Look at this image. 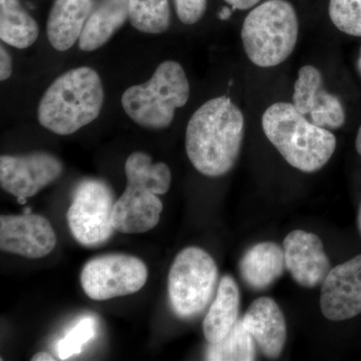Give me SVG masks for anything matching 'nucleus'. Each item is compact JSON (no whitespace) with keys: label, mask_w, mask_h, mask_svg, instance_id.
I'll return each instance as SVG.
<instances>
[{"label":"nucleus","mask_w":361,"mask_h":361,"mask_svg":"<svg viewBox=\"0 0 361 361\" xmlns=\"http://www.w3.org/2000/svg\"><path fill=\"white\" fill-rule=\"evenodd\" d=\"M245 135V118L229 97L209 99L188 123L186 152L194 168L207 177H222L236 165Z\"/></svg>","instance_id":"1"},{"label":"nucleus","mask_w":361,"mask_h":361,"mask_svg":"<svg viewBox=\"0 0 361 361\" xmlns=\"http://www.w3.org/2000/svg\"><path fill=\"white\" fill-rule=\"evenodd\" d=\"M262 128L280 155L300 172H318L336 152L334 133L311 122L293 104L279 102L268 106L262 115Z\"/></svg>","instance_id":"2"},{"label":"nucleus","mask_w":361,"mask_h":361,"mask_svg":"<svg viewBox=\"0 0 361 361\" xmlns=\"http://www.w3.org/2000/svg\"><path fill=\"white\" fill-rule=\"evenodd\" d=\"M101 78L87 66L59 75L45 90L37 108V120L45 129L68 135L94 122L103 108Z\"/></svg>","instance_id":"3"},{"label":"nucleus","mask_w":361,"mask_h":361,"mask_svg":"<svg viewBox=\"0 0 361 361\" xmlns=\"http://www.w3.org/2000/svg\"><path fill=\"white\" fill-rule=\"evenodd\" d=\"M299 20L288 0H266L247 14L241 30L246 56L259 68L283 63L295 49Z\"/></svg>","instance_id":"4"},{"label":"nucleus","mask_w":361,"mask_h":361,"mask_svg":"<svg viewBox=\"0 0 361 361\" xmlns=\"http://www.w3.org/2000/svg\"><path fill=\"white\" fill-rule=\"evenodd\" d=\"M190 84L179 63L166 61L144 85L126 90L122 106L130 120L142 128L163 130L175 118L176 110L188 103Z\"/></svg>","instance_id":"5"},{"label":"nucleus","mask_w":361,"mask_h":361,"mask_svg":"<svg viewBox=\"0 0 361 361\" xmlns=\"http://www.w3.org/2000/svg\"><path fill=\"white\" fill-rule=\"evenodd\" d=\"M217 264L212 256L196 246L179 252L168 276L171 306L180 319H193L203 313L212 300L217 285Z\"/></svg>","instance_id":"6"},{"label":"nucleus","mask_w":361,"mask_h":361,"mask_svg":"<svg viewBox=\"0 0 361 361\" xmlns=\"http://www.w3.org/2000/svg\"><path fill=\"white\" fill-rule=\"evenodd\" d=\"M115 198L103 180H82L68 211V227L80 245H103L116 231L113 223Z\"/></svg>","instance_id":"7"},{"label":"nucleus","mask_w":361,"mask_h":361,"mask_svg":"<svg viewBox=\"0 0 361 361\" xmlns=\"http://www.w3.org/2000/svg\"><path fill=\"white\" fill-rule=\"evenodd\" d=\"M148 276V267L141 259L108 254L92 259L84 266L80 283L90 299L104 301L141 290Z\"/></svg>","instance_id":"8"},{"label":"nucleus","mask_w":361,"mask_h":361,"mask_svg":"<svg viewBox=\"0 0 361 361\" xmlns=\"http://www.w3.org/2000/svg\"><path fill=\"white\" fill-rule=\"evenodd\" d=\"M63 169V163L56 156L45 152L1 156L0 186L23 205L28 198L58 179Z\"/></svg>","instance_id":"9"},{"label":"nucleus","mask_w":361,"mask_h":361,"mask_svg":"<svg viewBox=\"0 0 361 361\" xmlns=\"http://www.w3.org/2000/svg\"><path fill=\"white\" fill-rule=\"evenodd\" d=\"M56 236L47 218L35 214L0 216V249L25 258H44L54 251Z\"/></svg>","instance_id":"10"},{"label":"nucleus","mask_w":361,"mask_h":361,"mask_svg":"<svg viewBox=\"0 0 361 361\" xmlns=\"http://www.w3.org/2000/svg\"><path fill=\"white\" fill-rule=\"evenodd\" d=\"M320 308L330 322H344L361 313V254L330 269L322 282Z\"/></svg>","instance_id":"11"},{"label":"nucleus","mask_w":361,"mask_h":361,"mask_svg":"<svg viewBox=\"0 0 361 361\" xmlns=\"http://www.w3.org/2000/svg\"><path fill=\"white\" fill-rule=\"evenodd\" d=\"M285 266L294 281L315 288L324 281L331 268L322 240L313 233L294 230L283 241Z\"/></svg>","instance_id":"12"},{"label":"nucleus","mask_w":361,"mask_h":361,"mask_svg":"<svg viewBox=\"0 0 361 361\" xmlns=\"http://www.w3.org/2000/svg\"><path fill=\"white\" fill-rule=\"evenodd\" d=\"M163 202L146 187L127 182L122 196L114 207L113 223L116 231L141 234L159 224Z\"/></svg>","instance_id":"13"},{"label":"nucleus","mask_w":361,"mask_h":361,"mask_svg":"<svg viewBox=\"0 0 361 361\" xmlns=\"http://www.w3.org/2000/svg\"><path fill=\"white\" fill-rule=\"evenodd\" d=\"M241 320L266 357H279L286 343L287 326L274 299L266 296L255 299Z\"/></svg>","instance_id":"14"},{"label":"nucleus","mask_w":361,"mask_h":361,"mask_svg":"<svg viewBox=\"0 0 361 361\" xmlns=\"http://www.w3.org/2000/svg\"><path fill=\"white\" fill-rule=\"evenodd\" d=\"M92 7V0H54L47 23V39L54 49L68 51L80 39Z\"/></svg>","instance_id":"15"},{"label":"nucleus","mask_w":361,"mask_h":361,"mask_svg":"<svg viewBox=\"0 0 361 361\" xmlns=\"http://www.w3.org/2000/svg\"><path fill=\"white\" fill-rule=\"evenodd\" d=\"M286 266L283 247L262 242L250 247L239 263L242 279L253 290H265L283 274Z\"/></svg>","instance_id":"16"},{"label":"nucleus","mask_w":361,"mask_h":361,"mask_svg":"<svg viewBox=\"0 0 361 361\" xmlns=\"http://www.w3.org/2000/svg\"><path fill=\"white\" fill-rule=\"evenodd\" d=\"M240 291L234 278L225 275L203 320V332L209 343L222 341L238 322Z\"/></svg>","instance_id":"17"},{"label":"nucleus","mask_w":361,"mask_h":361,"mask_svg":"<svg viewBox=\"0 0 361 361\" xmlns=\"http://www.w3.org/2000/svg\"><path fill=\"white\" fill-rule=\"evenodd\" d=\"M129 20V0H103L92 11L78 39L82 51H97Z\"/></svg>","instance_id":"18"},{"label":"nucleus","mask_w":361,"mask_h":361,"mask_svg":"<svg viewBox=\"0 0 361 361\" xmlns=\"http://www.w3.org/2000/svg\"><path fill=\"white\" fill-rule=\"evenodd\" d=\"M39 27L35 18L18 0H0V39L6 44L25 49L39 37Z\"/></svg>","instance_id":"19"},{"label":"nucleus","mask_w":361,"mask_h":361,"mask_svg":"<svg viewBox=\"0 0 361 361\" xmlns=\"http://www.w3.org/2000/svg\"><path fill=\"white\" fill-rule=\"evenodd\" d=\"M125 173L129 183L141 185L156 195H165L172 184V173L166 164L152 161L148 154L135 152L125 164Z\"/></svg>","instance_id":"20"},{"label":"nucleus","mask_w":361,"mask_h":361,"mask_svg":"<svg viewBox=\"0 0 361 361\" xmlns=\"http://www.w3.org/2000/svg\"><path fill=\"white\" fill-rule=\"evenodd\" d=\"M129 20L139 32L160 35L171 26L169 0H129Z\"/></svg>","instance_id":"21"},{"label":"nucleus","mask_w":361,"mask_h":361,"mask_svg":"<svg viewBox=\"0 0 361 361\" xmlns=\"http://www.w3.org/2000/svg\"><path fill=\"white\" fill-rule=\"evenodd\" d=\"M254 339L238 320L231 331L222 341L209 343L206 360L211 361H252L255 360Z\"/></svg>","instance_id":"22"},{"label":"nucleus","mask_w":361,"mask_h":361,"mask_svg":"<svg viewBox=\"0 0 361 361\" xmlns=\"http://www.w3.org/2000/svg\"><path fill=\"white\" fill-rule=\"evenodd\" d=\"M324 80L322 71L314 66H304L298 71V77L294 82L292 104L297 111L307 116L317 103L322 90Z\"/></svg>","instance_id":"23"},{"label":"nucleus","mask_w":361,"mask_h":361,"mask_svg":"<svg viewBox=\"0 0 361 361\" xmlns=\"http://www.w3.org/2000/svg\"><path fill=\"white\" fill-rule=\"evenodd\" d=\"M308 116L311 122L318 127L330 130L341 129L346 120L345 111L341 99L325 89Z\"/></svg>","instance_id":"24"},{"label":"nucleus","mask_w":361,"mask_h":361,"mask_svg":"<svg viewBox=\"0 0 361 361\" xmlns=\"http://www.w3.org/2000/svg\"><path fill=\"white\" fill-rule=\"evenodd\" d=\"M329 14L337 30L361 37V0H329Z\"/></svg>","instance_id":"25"},{"label":"nucleus","mask_w":361,"mask_h":361,"mask_svg":"<svg viewBox=\"0 0 361 361\" xmlns=\"http://www.w3.org/2000/svg\"><path fill=\"white\" fill-rule=\"evenodd\" d=\"M96 336V322L90 316L82 318L58 344L59 357L68 360L80 355L82 346Z\"/></svg>","instance_id":"26"},{"label":"nucleus","mask_w":361,"mask_h":361,"mask_svg":"<svg viewBox=\"0 0 361 361\" xmlns=\"http://www.w3.org/2000/svg\"><path fill=\"white\" fill-rule=\"evenodd\" d=\"M178 18L184 25L199 23L205 16L208 0H173Z\"/></svg>","instance_id":"27"},{"label":"nucleus","mask_w":361,"mask_h":361,"mask_svg":"<svg viewBox=\"0 0 361 361\" xmlns=\"http://www.w3.org/2000/svg\"><path fill=\"white\" fill-rule=\"evenodd\" d=\"M13 73V59L6 47H0V80L1 82L11 78Z\"/></svg>","instance_id":"28"},{"label":"nucleus","mask_w":361,"mask_h":361,"mask_svg":"<svg viewBox=\"0 0 361 361\" xmlns=\"http://www.w3.org/2000/svg\"><path fill=\"white\" fill-rule=\"evenodd\" d=\"M233 9H239V11H247V9L253 8L257 6L261 0H225Z\"/></svg>","instance_id":"29"},{"label":"nucleus","mask_w":361,"mask_h":361,"mask_svg":"<svg viewBox=\"0 0 361 361\" xmlns=\"http://www.w3.org/2000/svg\"><path fill=\"white\" fill-rule=\"evenodd\" d=\"M54 356L49 355V353H45V351H42V353H37V355H33L32 358V361H54Z\"/></svg>","instance_id":"30"},{"label":"nucleus","mask_w":361,"mask_h":361,"mask_svg":"<svg viewBox=\"0 0 361 361\" xmlns=\"http://www.w3.org/2000/svg\"><path fill=\"white\" fill-rule=\"evenodd\" d=\"M355 148L357 153L361 156V125L358 129L357 135H356Z\"/></svg>","instance_id":"31"},{"label":"nucleus","mask_w":361,"mask_h":361,"mask_svg":"<svg viewBox=\"0 0 361 361\" xmlns=\"http://www.w3.org/2000/svg\"><path fill=\"white\" fill-rule=\"evenodd\" d=\"M230 16H231V11H230V8H228V7H224V8L221 11L219 18L220 20H227V18H230Z\"/></svg>","instance_id":"32"},{"label":"nucleus","mask_w":361,"mask_h":361,"mask_svg":"<svg viewBox=\"0 0 361 361\" xmlns=\"http://www.w3.org/2000/svg\"><path fill=\"white\" fill-rule=\"evenodd\" d=\"M357 228H358V232H360V237H361V203H360V209H358Z\"/></svg>","instance_id":"33"},{"label":"nucleus","mask_w":361,"mask_h":361,"mask_svg":"<svg viewBox=\"0 0 361 361\" xmlns=\"http://www.w3.org/2000/svg\"><path fill=\"white\" fill-rule=\"evenodd\" d=\"M357 68H358V71H360V73L361 75V47H360V58H358V61H357Z\"/></svg>","instance_id":"34"},{"label":"nucleus","mask_w":361,"mask_h":361,"mask_svg":"<svg viewBox=\"0 0 361 361\" xmlns=\"http://www.w3.org/2000/svg\"><path fill=\"white\" fill-rule=\"evenodd\" d=\"M30 213H32V209H30V208L25 209V214H30Z\"/></svg>","instance_id":"35"}]
</instances>
